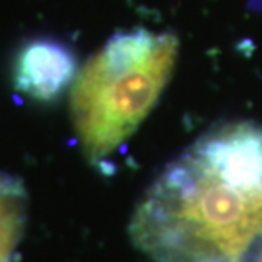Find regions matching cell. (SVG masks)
I'll return each instance as SVG.
<instances>
[{
  "label": "cell",
  "instance_id": "cell-2",
  "mask_svg": "<svg viewBox=\"0 0 262 262\" xmlns=\"http://www.w3.org/2000/svg\"><path fill=\"white\" fill-rule=\"evenodd\" d=\"M179 56L172 33H116L72 83V121L83 155L104 164L126 143L165 91Z\"/></svg>",
  "mask_w": 262,
  "mask_h": 262
},
{
  "label": "cell",
  "instance_id": "cell-5",
  "mask_svg": "<svg viewBox=\"0 0 262 262\" xmlns=\"http://www.w3.org/2000/svg\"><path fill=\"white\" fill-rule=\"evenodd\" d=\"M240 262H262V244H259L252 252L245 255Z\"/></svg>",
  "mask_w": 262,
  "mask_h": 262
},
{
  "label": "cell",
  "instance_id": "cell-4",
  "mask_svg": "<svg viewBox=\"0 0 262 262\" xmlns=\"http://www.w3.org/2000/svg\"><path fill=\"white\" fill-rule=\"evenodd\" d=\"M24 223V191L17 181L0 176V262H10Z\"/></svg>",
  "mask_w": 262,
  "mask_h": 262
},
{
  "label": "cell",
  "instance_id": "cell-3",
  "mask_svg": "<svg viewBox=\"0 0 262 262\" xmlns=\"http://www.w3.org/2000/svg\"><path fill=\"white\" fill-rule=\"evenodd\" d=\"M77 58L56 39L28 41L14 61V89L39 102L58 99L77 77Z\"/></svg>",
  "mask_w": 262,
  "mask_h": 262
},
{
  "label": "cell",
  "instance_id": "cell-1",
  "mask_svg": "<svg viewBox=\"0 0 262 262\" xmlns=\"http://www.w3.org/2000/svg\"><path fill=\"white\" fill-rule=\"evenodd\" d=\"M129 237L154 262H240L262 244V128L208 131L141 198Z\"/></svg>",
  "mask_w": 262,
  "mask_h": 262
}]
</instances>
